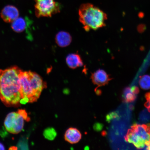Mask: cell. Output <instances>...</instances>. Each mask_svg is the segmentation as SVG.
Wrapping results in <instances>:
<instances>
[{
	"mask_svg": "<svg viewBox=\"0 0 150 150\" xmlns=\"http://www.w3.org/2000/svg\"><path fill=\"white\" fill-rule=\"evenodd\" d=\"M92 81L97 88L107 84L112 78L104 70L99 69L92 73L91 77Z\"/></svg>",
	"mask_w": 150,
	"mask_h": 150,
	"instance_id": "cell-7",
	"label": "cell"
},
{
	"mask_svg": "<svg viewBox=\"0 0 150 150\" xmlns=\"http://www.w3.org/2000/svg\"><path fill=\"white\" fill-rule=\"evenodd\" d=\"M125 139L138 149L148 146L150 144V123L133 125L128 129Z\"/></svg>",
	"mask_w": 150,
	"mask_h": 150,
	"instance_id": "cell-4",
	"label": "cell"
},
{
	"mask_svg": "<svg viewBox=\"0 0 150 150\" xmlns=\"http://www.w3.org/2000/svg\"><path fill=\"white\" fill-rule=\"evenodd\" d=\"M145 97L147 101L145 103V106L147 108L148 111L150 112V92L146 94Z\"/></svg>",
	"mask_w": 150,
	"mask_h": 150,
	"instance_id": "cell-18",
	"label": "cell"
},
{
	"mask_svg": "<svg viewBox=\"0 0 150 150\" xmlns=\"http://www.w3.org/2000/svg\"><path fill=\"white\" fill-rule=\"evenodd\" d=\"M19 13L18 9L12 5H7L1 11V16L6 23H12L18 17Z\"/></svg>",
	"mask_w": 150,
	"mask_h": 150,
	"instance_id": "cell-8",
	"label": "cell"
},
{
	"mask_svg": "<svg viewBox=\"0 0 150 150\" xmlns=\"http://www.w3.org/2000/svg\"><path fill=\"white\" fill-rule=\"evenodd\" d=\"M44 136L45 137L49 140H52L56 137L57 133L53 128H47L45 129L44 132Z\"/></svg>",
	"mask_w": 150,
	"mask_h": 150,
	"instance_id": "cell-15",
	"label": "cell"
},
{
	"mask_svg": "<svg viewBox=\"0 0 150 150\" xmlns=\"http://www.w3.org/2000/svg\"><path fill=\"white\" fill-rule=\"evenodd\" d=\"M20 79L22 97L21 104L36 102L43 89L47 87V83L40 75L30 71L22 70Z\"/></svg>",
	"mask_w": 150,
	"mask_h": 150,
	"instance_id": "cell-2",
	"label": "cell"
},
{
	"mask_svg": "<svg viewBox=\"0 0 150 150\" xmlns=\"http://www.w3.org/2000/svg\"><path fill=\"white\" fill-rule=\"evenodd\" d=\"M139 89L136 86L127 87L124 90L122 98L126 103H130L135 100L137 95L139 93Z\"/></svg>",
	"mask_w": 150,
	"mask_h": 150,
	"instance_id": "cell-12",
	"label": "cell"
},
{
	"mask_svg": "<svg viewBox=\"0 0 150 150\" xmlns=\"http://www.w3.org/2000/svg\"><path fill=\"white\" fill-rule=\"evenodd\" d=\"M141 88L144 90L150 89V76L148 75L141 76L139 81Z\"/></svg>",
	"mask_w": 150,
	"mask_h": 150,
	"instance_id": "cell-14",
	"label": "cell"
},
{
	"mask_svg": "<svg viewBox=\"0 0 150 150\" xmlns=\"http://www.w3.org/2000/svg\"><path fill=\"white\" fill-rule=\"evenodd\" d=\"M55 42L60 47H66L72 42V37L70 34L66 31H60L56 35Z\"/></svg>",
	"mask_w": 150,
	"mask_h": 150,
	"instance_id": "cell-10",
	"label": "cell"
},
{
	"mask_svg": "<svg viewBox=\"0 0 150 150\" xmlns=\"http://www.w3.org/2000/svg\"><path fill=\"white\" fill-rule=\"evenodd\" d=\"M78 14L79 21L86 31L96 30L106 25L107 15L91 4H82L79 9Z\"/></svg>",
	"mask_w": 150,
	"mask_h": 150,
	"instance_id": "cell-3",
	"label": "cell"
},
{
	"mask_svg": "<svg viewBox=\"0 0 150 150\" xmlns=\"http://www.w3.org/2000/svg\"><path fill=\"white\" fill-rule=\"evenodd\" d=\"M24 120L23 117L17 112H11L6 117L4 126L9 132L13 134H17L23 129Z\"/></svg>",
	"mask_w": 150,
	"mask_h": 150,
	"instance_id": "cell-6",
	"label": "cell"
},
{
	"mask_svg": "<svg viewBox=\"0 0 150 150\" xmlns=\"http://www.w3.org/2000/svg\"><path fill=\"white\" fill-rule=\"evenodd\" d=\"M27 141L25 138H22L20 140L18 145V149H28V145Z\"/></svg>",
	"mask_w": 150,
	"mask_h": 150,
	"instance_id": "cell-16",
	"label": "cell"
},
{
	"mask_svg": "<svg viewBox=\"0 0 150 150\" xmlns=\"http://www.w3.org/2000/svg\"><path fill=\"white\" fill-rule=\"evenodd\" d=\"M67 64L70 68L74 69L83 66V63L81 56L77 53H71L66 59Z\"/></svg>",
	"mask_w": 150,
	"mask_h": 150,
	"instance_id": "cell-11",
	"label": "cell"
},
{
	"mask_svg": "<svg viewBox=\"0 0 150 150\" xmlns=\"http://www.w3.org/2000/svg\"><path fill=\"white\" fill-rule=\"evenodd\" d=\"M35 12L38 18L50 17L60 12L61 6L54 0H34Z\"/></svg>",
	"mask_w": 150,
	"mask_h": 150,
	"instance_id": "cell-5",
	"label": "cell"
},
{
	"mask_svg": "<svg viewBox=\"0 0 150 150\" xmlns=\"http://www.w3.org/2000/svg\"><path fill=\"white\" fill-rule=\"evenodd\" d=\"M140 116H143V117H145L141 118L142 121H148L150 119V115L147 112L145 111L142 112L141 115Z\"/></svg>",
	"mask_w": 150,
	"mask_h": 150,
	"instance_id": "cell-19",
	"label": "cell"
},
{
	"mask_svg": "<svg viewBox=\"0 0 150 150\" xmlns=\"http://www.w3.org/2000/svg\"><path fill=\"white\" fill-rule=\"evenodd\" d=\"M27 23L25 20L22 18H18L11 24V28L16 33H21L25 30L27 28Z\"/></svg>",
	"mask_w": 150,
	"mask_h": 150,
	"instance_id": "cell-13",
	"label": "cell"
},
{
	"mask_svg": "<svg viewBox=\"0 0 150 150\" xmlns=\"http://www.w3.org/2000/svg\"><path fill=\"white\" fill-rule=\"evenodd\" d=\"M148 150H150V144L149 145L147 146V149Z\"/></svg>",
	"mask_w": 150,
	"mask_h": 150,
	"instance_id": "cell-22",
	"label": "cell"
},
{
	"mask_svg": "<svg viewBox=\"0 0 150 150\" xmlns=\"http://www.w3.org/2000/svg\"><path fill=\"white\" fill-rule=\"evenodd\" d=\"M17 66L0 70V99L8 107H18L22 99L20 74Z\"/></svg>",
	"mask_w": 150,
	"mask_h": 150,
	"instance_id": "cell-1",
	"label": "cell"
},
{
	"mask_svg": "<svg viewBox=\"0 0 150 150\" xmlns=\"http://www.w3.org/2000/svg\"><path fill=\"white\" fill-rule=\"evenodd\" d=\"M66 141L71 144L78 143L82 138V134L79 130L74 127H70L66 131L64 134Z\"/></svg>",
	"mask_w": 150,
	"mask_h": 150,
	"instance_id": "cell-9",
	"label": "cell"
},
{
	"mask_svg": "<svg viewBox=\"0 0 150 150\" xmlns=\"http://www.w3.org/2000/svg\"><path fill=\"white\" fill-rule=\"evenodd\" d=\"M18 147H16V146H12L9 148V150H15L18 149Z\"/></svg>",
	"mask_w": 150,
	"mask_h": 150,
	"instance_id": "cell-21",
	"label": "cell"
},
{
	"mask_svg": "<svg viewBox=\"0 0 150 150\" xmlns=\"http://www.w3.org/2000/svg\"><path fill=\"white\" fill-rule=\"evenodd\" d=\"M5 148L2 143L0 142V150H5Z\"/></svg>",
	"mask_w": 150,
	"mask_h": 150,
	"instance_id": "cell-20",
	"label": "cell"
},
{
	"mask_svg": "<svg viewBox=\"0 0 150 150\" xmlns=\"http://www.w3.org/2000/svg\"><path fill=\"white\" fill-rule=\"evenodd\" d=\"M23 117L24 120H25L27 122L30 121V118L28 117V114L26 110L23 109H20L18 110L17 111Z\"/></svg>",
	"mask_w": 150,
	"mask_h": 150,
	"instance_id": "cell-17",
	"label": "cell"
}]
</instances>
